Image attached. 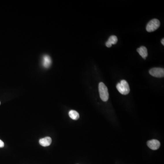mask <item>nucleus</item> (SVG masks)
Listing matches in <instances>:
<instances>
[{"mask_svg": "<svg viewBox=\"0 0 164 164\" xmlns=\"http://www.w3.org/2000/svg\"><path fill=\"white\" fill-rule=\"evenodd\" d=\"M116 88L121 94L127 95L130 92V88L128 83L126 80H122L117 83Z\"/></svg>", "mask_w": 164, "mask_h": 164, "instance_id": "f257e3e1", "label": "nucleus"}, {"mask_svg": "<svg viewBox=\"0 0 164 164\" xmlns=\"http://www.w3.org/2000/svg\"><path fill=\"white\" fill-rule=\"evenodd\" d=\"M98 91L99 95L102 100L106 102L108 100L109 94L108 92V88L102 82H100L98 85Z\"/></svg>", "mask_w": 164, "mask_h": 164, "instance_id": "f03ea898", "label": "nucleus"}, {"mask_svg": "<svg viewBox=\"0 0 164 164\" xmlns=\"http://www.w3.org/2000/svg\"><path fill=\"white\" fill-rule=\"evenodd\" d=\"M160 21L157 19H153L148 23L146 29L148 32H152L157 30L160 27Z\"/></svg>", "mask_w": 164, "mask_h": 164, "instance_id": "7ed1b4c3", "label": "nucleus"}, {"mask_svg": "<svg viewBox=\"0 0 164 164\" xmlns=\"http://www.w3.org/2000/svg\"><path fill=\"white\" fill-rule=\"evenodd\" d=\"M149 73L153 77L162 78L164 76V69L160 68H154L150 70Z\"/></svg>", "mask_w": 164, "mask_h": 164, "instance_id": "20e7f679", "label": "nucleus"}, {"mask_svg": "<svg viewBox=\"0 0 164 164\" xmlns=\"http://www.w3.org/2000/svg\"><path fill=\"white\" fill-rule=\"evenodd\" d=\"M148 147L152 150H157L160 148L161 143L157 139L149 140L147 143Z\"/></svg>", "mask_w": 164, "mask_h": 164, "instance_id": "39448f33", "label": "nucleus"}, {"mask_svg": "<svg viewBox=\"0 0 164 164\" xmlns=\"http://www.w3.org/2000/svg\"><path fill=\"white\" fill-rule=\"evenodd\" d=\"M52 64V60L51 57L48 55L43 56L42 59V65L45 68H48L51 66Z\"/></svg>", "mask_w": 164, "mask_h": 164, "instance_id": "423d86ee", "label": "nucleus"}, {"mask_svg": "<svg viewBox=\"0 0 164 164\" xmlns=\"http://www.w3.org/2000/svg\"><path fill=\"white\" fill-rule=\"evenodd\" d=\"M52 139L50 137H46L43 138L39 140V144L41 146L46 147L51 145L52 143Z\"/></svg>", "mask_w": 164, "mask_h": 164, "instance_id": "0eeeda50", "label": "nucleus"}, {"mask_svg": "<svg viewBox=\"0 0 164 164\" xmlns=\"http://www.w3.org/2000/svg\"><path fill=\"white\" fill-rule=\"evenodd\" d=\"M137 51L144 59H146L148 56V51L145 46H140V48L137 49Z\"/></svg>", "mask_w": 164, "mask_h": 164, "instance_id": "6e6552de", "label": "nucleus"}, {"mask_svg": "<svg viewBox=\"0 0 164 164\" xmlns=\"http://www.w3.org/2000/svg\"><path fill=\"white\" fill-rule=\"evenodd\" d=\"M69 116L73 120H77L79 118V113L74 110H70L69 112Z\"/></svg>", "mask_w": 164, "mask_h": 164, "instance_id": "1a4fd4ad", "label": "nucleus"}, {"mask_svg": "<svg viewBox=\"0 0 164 164\" xmlns=\"http://www.w3.org/2000/svg\"><path fill=\"white\" fill-rule=\"evenodd\" d=\"M108 42L110 43L112 45L113 44H115L116 43L118 42V38L115 35H112V36H110L109 38V40H108Z\"/></svg>", "mask_w": 164, "mask_h": 164, "instance_id": "9d476101", "label": "nucleus"}, {"mask_svg": "<svg viewBox=\"0 0 164 164\" xmlns=\"http://www.w3.org/2000/svg\"><path fill=\"white\" fill-rule=\"evenodd\" d=\"M4 146V143L2 140L0 139V148H3Z\"/></svg>", "mask_w": 164, "mask_h": 164, "instance_id": "9b49d317", "label": "nucleus"}, {"mask_svg": "<svg viewBox=\"0 0 164 164\" xmlns=\"http://www.w3.org/2000/svg\"><path fill=\"white\" fill-rule=\"evenodd\" d=\"M161 43H162V45H164V39L163 38V39L161 40Z\"/></svg>", "mask_w": 164, "mask_h": 164, "instance_id": "f8f14e48", "label": "nucleus"}, {"mask_svg": "<svg viewBox=\"0 0 164 164\" xmlns=\"http://www.w3.org/2000/svg\"><path fill=\"white\" fill-rule=\"evenodd\" d=\"M0 105H1V102H0Z\"/></svg>", "mask_w": 164, "mask_h": 164, "instance_id": "ddd939ff", "label": "nucleus"}]
</instances>
